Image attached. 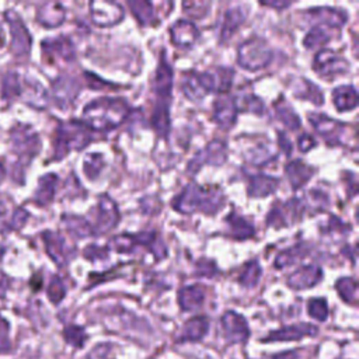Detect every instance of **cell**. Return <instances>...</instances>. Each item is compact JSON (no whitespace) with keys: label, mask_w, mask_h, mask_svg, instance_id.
<instances>
[{"label":"cell","mask_w":359,"mask_h":359,"mask_svg":"<svg viewBox=\"0 0 359 359\" xmlns=\"http://www.w3.org/2000/svg\"><path fill=\"white\" fill-rule=\"evenodd\" d=\"M310 253V247L306 245H296L290 249H286L284 251H281L278 254V257L275 258V267L277 268H285L289 267L292 264H295L296 261L302 260L304 257H306Z\"/></svg>","instance_id":"39"},{"label":"cell","mask_w":359,"mask_h":359,"mask_svg":"<svg viewBox=\"0 0 359 359\" xmlns=\"http://www.w3.org/2000/svg\"><path fill=\"white\" fill-rule=\"evenodd\" d=\"M214 119L223 128L230 129L237 119V103L232 96H222L214 103Z\"/></svg>","instance_id":"20"},{"label":"cell","mask_w":359,"mask_h":359,"mask_svg":"<svg viewBox=\"0 0 359 359\" xmlns=\"http://www.w3.org/2000/svg\"><path fill=\"white\" fill-rule=\"evenodd\" d=\"M280 186V180L262 173L250 175L247 194L251 198H265L269 194H274Z\"/></svg>","instance_id":"24"},{"label":"cell","mask_w":359,"mask_h":359,"mask_svg":"<svg viewBox=\"0 0 359 359\" xmlns=\"http://www.w3.org/2000/svg\"><path fill=\"white\" fill-rule=\"evenodd\" d=\"M8 334H9V323L0 316V352H6L10 348Z\"/></svg>","instance_id":"55"},{"label":"cell","mask_w":359,"mask_h":359,"mask_svg":"<svg viewBox=\"0 0 359 359\" xmlns=\"http://www.w3.org/2000/svg\"><path fill=\"white\" fill-rule=\"evenodd\" d=\"M319 333V328L310 323H297L285 325L278 330L269 333L262 343H278V341H299L305 337H314Z\"/></svg>","instance_id":"14"},{"label":"cell","mask_w":359,"mask_h":359,"mask_svg":"<svg viewBox=\"0 0 359 359\" xmlns=\"http://www.w3.org/2000/svg\"><path fill=\"white\" fill-rule=\"evenodd\" d=\"M90 142H92V129L84 123L69 121L61 124L56 131L53 158L61 160L72 151H82Z\"/></svg>","instance_id":"3"},{"label":"cell","mask_w":359,"mask_h":359,"mask_svg":"<svg viewBox=\"0 0 359 359\" xmlns=\"http://www.w3.org/2000/svg\"><path fill=\"white\" fill-rule=\"evenodd\" d=\"M171 88H173V69L171 65L166 61L163 52L156 71L153 90L155 93L162 99V101H167V99L170 100L171 96Z\"/></svg>","instance_id":"23"},{"label":"cell","mask_w":359,"mask_h":359,"mask_svg":"<svg viewBox=\"0 0 359 359\" xmlns=\"http://www.w3.org/2000/svg\"><path fill=\"white\" fill-rule=\"evenodd\" d=\"M83 256L87 260H107L108 258V249L107 247H99V246H87L83 251Z\"/></svg>","instance_id":"51"},{"label":"cell","mask_w":359,"mask_h":359,"mask_svg":"<svg viewBox=\"0 0 359 359\" xmlns=\"http://www.w3.org/2000/svg\"><path fill=\"white\" fill-rule=\"evenodd\" d=\"M285 173L288 175V180H289L292 188L299 190L310 182V178L314 174V169L308 166L301 159H295L286 163Z\"/></svg>","instance_id":"22"},{"label":"cell","mask_w":359,"mask_h":359,"mask_svg":"<svg viewBox=\"0 0 359 359\" xmlns=\"http://www.w3.org/2000/svg\"><path fill=\"white\" fill-rule=\"evenodd\" d=\"M3 253H5V249H3L2 246H0V258H2V256H3Z\"/></svg>","instance_id":"63"},{"label":"cell","mask_w":359,"mask_h":359,"mask_svg":"<svg viewBox=\"0 0 359 359\" xmlns=\"http://www.w3.org/2000/svg\"><path fill=\"white\" fill-rule=\"evenodd\" d=\"M278 140H280L281 151H282L286 156H290V153H292V142L289 140V138H288L284 132H280V134H278Z\"/></svg>","instance_id":"59"},{"label":"cell","mask_w":359,"mask_h":359,"mask_svg":"<svg viewBox=\"0 0 359 359\" xmlns=\"http://www.w3.org/2000/svg\"><path fill=\"white\" fill-rule=\"evenodd\" d=\"M171 205L180 214L188 215L199 211L206 215H215L225 205V195L218 188H205L190 183L173 199Z\"/></svg>","instance_id":"2"},{"label":"cell","mask_w":359,"mask_h":359,"mask_svg":"<svg viewBox=\"0 0 359 359\" xmlns=\"http://www.w3.org/2000/svg\"><path fill=\"white\" fill-rule=\"evenodd\" d=\"M305 17L313 25H324L332 29L341 28L348 20V14L344 10L334 8H314L308 10Z\"/></svg>","instance_id":"16"},{"label":"cell","mask_w":359,"mask_h":359,"mask_svg":"<svg viewBox=\"0 0 359 359\" xmlns=\"http://www.w3.org/2000/svg\"><path fill=\"white\" fill-rule=\"evenodd\" d=\"M225 221L227 225V234L234 237L236 240H245V238H250L256 234L254 226L236 212H232Z\"/></svg>","instance_id":"28"},{"label":"cell","mask_w":359,"mask_h":359,"mask_svg":"<svg viewBox=\"0 0 359 359\" xmlns=\"http://www.w3.org/2000/svg\"><path fill=\"white\" fill-rule=\"evenodd\" d=\"M304 211H305V203L302 199L293 198L284 203L277 201L273 205L271 211L268 212L267 223L268 226H273V227H286L293 225L299 218H301Z\"/></svg>","instance_id":"6"},{"label":"cell","mask_w":359,"mask_h":359,"mask_svg":"<svg viewBox=\"0 0 359 359\" xmlns=\"http://www.w3.org/2000/svg\"><path fill=\"white\" fill-rule=\"evenodd\" d=\"M297 146H299V151H301L302 153H308L316 146V139L313 136H310L309 134H304V135L299 136Z\"/></svg>","instance_id":"56"},{"label":"cell","mask_w":359,"mask_h":359,"mask_svg":"<svg viewBox=\"0 0 359 359\" xmlns=\"http://www.w3.org/2000/svg\"><path fill=\"white\" fill-rule=\"evenodd\" d=\"M336 289L341 299L347 304L355 305L358 297V284L352 278H340L336 282Z\"/></svg>","instance_id":"42"},{"label":"cell","mask_w":359,"mask_h":359,"mask_svg":"<svg viewBox=\"0 0 359 359\" xmlns=\"http://www.w3.org/2000/svg\"><path fill=\"white\" fill-rule=\"evenodd\" d=\"M112 351V345L110 343L97 344L88 354V359H108L110 352Z\"/></svg>","instance_id":"54"},{"label":"cell","mask_w":359,"mask_h":359,"mask_svg":"<svg viewBox=\"0 0 359 359\" xmlns=\"http://www.w3.org/2000/svg\"><path fill=\"white\" fill-rule=\"evenodd\" d=\"M6 289H8V280L3 278V277H0V297L5 296Z\"/></svg>","instance_id":"61"},{"label":"cell","mask_w":359,"mask_h":359,"mask_svg":"<svg viewBox=\"0 0 359 359\" xmlns=\"http://www.w3.org/2000/svg\"><path fill=\"white\" fill-rule=\"evenodd\" d=\"M66 295V288L64 281L59 277H53L49 286H48V297L53 305H58L59 302L64 301Z\"/></svg>","instance_id":"47"},{"label":"cell","mask_w":359,"mask_h":359,"mask_svg":"<svg viewBox=\"0 0 359 359\" xmlns=\"http://www.w3.org/2000/svg\"><path fill=\"white\" fill-rule=\"evenodd\" d=\"M64 337H65V341L75 348H82L84 345V341L87 340V334L84 332V328L82 325H76V324L68 325L65 328Z\"/></svg>","instance_id":"46"},{"label":"cell","mask_w":359,"mask_h":359,"mask_svg":"<svg viewBox=\"0 0 359 359\" xmlns=\"http://www.w3.org/2000/svg\"><path fill=\"white\" fill-rule=\"evenodd\" d=\"M199 38V29L188 20H177L170 27V40L178 48H191Z\"/></svg>","instance_id":"17"},{"label":"cell","mask_w":359,"mask_h":359,"mask_svg":"<svg viewBox=\"0 0 359 359\" xmlns=\"http://www.w3.org/2000/svg\"><path fill=\"white\" fill-rule=\"evenodd\" d=\"M222 328L227 341L230 343H246L250 337L249 323L240 313H236L229 310L223 313L222 319Z\"/></svg>","instance_id":"13"},{"label":"cell","mask_w":359,"mask_h":359,"mask_svg":"<svg viewBox=\"0 0 359 359\" xmlns=\"http://www.w3.org/2000/svg\"><path fill=\"white\" fill-rule=\"evenodd\" d=\"M64 222L68 227V230L76 236V237H88L95 236L93 227L87 222V219L82 216H75V215H65Z\"/></svg>","instance_id":"41"},{"label":"cell","mask_w":359,"mask_h":359,"mask_svg":"<svg viewBox=\"0 0 359 359\" xmlns=\"http://www.w3.org/2000/svg\"><path fill=\"white\" fill-rule=\"evenodd\" d=\"M6 20L12 32V52L16 56L27 55L29 52V48H32V37H29V33L23 20L12 10L6 13Z\"/></svg>","instance_id":"15"},{"label":"cell","mask_w":359,"mask_h":359,"mask_svg":"<svg viewBox=\"0 0 359 359\" xmlns=\"http://www.w3.org/2000/svg\"><path fill=\"white\" fill-rule=\"evenodd\" d=\"M273 52L261 38H250L237 49V64L246 71H260L269 65Z\"/></svg>","instance_id":"4"},{"label":"cell","mask_w":359,"mask_h":359,"mask_svg":"<svg viewBox=\"0 0 359 359\" xmlns=\"http://www.w3.org/2000/svg\"><path fill=\"white\" fill-rule=\"evenodd\" d=\"M261 359H304V351L302 349H293V351H286L282 354L271 355V356H264Z\"/></svg>","instance_id":"58"},{"label":"cell","mask_w":359,"mask_h":359,"mask_svg":"<svg viewBox=\"0 0 359 359\" xmlns=\"http://www.w3.org/2000/svg\"><path fill=\"white\" fill-rule=\"evenodd\" d=\"M5 177H6V170H5L3 164H2V163H0V184H2V183H3V180H5Z\"/></svg>","instance_id":"62"},{"label":"cell","mask_w":359,"mask_h":359,"mask_svg":"<svg viewBox=\"0 0 359 359\" xmlns=\"http://www.w3.org/2000/svg\"><path fill=\"white\" fill-rule=\"evenodd\" d=\"M42 51L45 52V55L48 56H56V58H61L64 61H73L76 58V51L75 47L72 44V41L65 37H56L52 40H45L42 42Z\"/></svg>","instance_id":"25"},{"label":"cell","mask_w":359,"mask_h":359,"mask_svg":"<svg viewBox=\"0 0 359 359\" xmlns=\"http://www.w3.org/2000/svg\"><path fill=\"white\" fill-rule=\"evenodd\" d=\"M308 313L317 321H325L328 317V305L324 297H313L308 304Z\"/></svg>","instance_id":"45"},{"label":"cell","mask_w":359,"mask_h":359,"mask_svg":"<svg viewBox=\"0 0 359 359\" xmlns=\"http://www.w3.org/2000/svg\"><path fill=\"white\" fill-rule=\"evenodd\" d=\"M308 118L314 131L321 135L328 145L334 146L343 142V136L347 131V127L343 123H338L336 119L320 112H310Z\"/></svg>","instance_id":"10"},{"label":"cell","mask_w":359,"mask_h":359,"mask_svg":"<svg viewBox=\"0 0 359 359\" xmlns=\"http://www.w3.org/2000/svg\"><path fill=\"white\" fill-rule=\"evenodd\" d=\"M333 101L340 112L352 111L358 106V92L355 86L347 84L333 90Z\"/></svg>","instance_id":"30"},{"label":"cell","mask_w":359,"mask_h":359,"mask_svg":"<svg viewBox=\"0 0 359 359\" xmlns=\"http://www.w3.org/2000/svg\"><path fill=\"white\" fill-rule=\"evenodd\" d=\"M243 108L245 110H249L254 114H262L265 107H264V103L261 101V99H258L257 96H253V95H249V96H245L243 97Z\"/></svg>","instance_id":"52"},{"label":"cell","mask_w":359,"mask_h":359,"mask_svg":"<svg viewBox=\"0 0 359 359\" xmlns=\"http://www.w3.org/2000/svg\"><path fill=\"white\" fill-rule=\"evenodd\" d=\"M170 101H159L152 112L151 124L160 138H167L170 132Z\"/></svg>","instance_id":"32"},{"label":"cell","mask_w":359,"mask_h":359,"mask_svg":"<svg viewBox=\"0 0 359 359\" xmlns=\"http://www.w3.org/2000/svg\"><path fill=\"white\" fill-rule=\"evenodd\" d=\"M197 75L208 95L212 92L225 93L229 92V88L233 84L234 71L230 68H216L212 71L197 72Z\"/></svg>","instance_id":"12"},{"label":"cell","mask_w":359,"mask_h":359,"mask_svg":"<svg viewBox=\"0 0 359 359\" xmlns=\"http://www.w3.org/2000/svg\"><path fill=\"white\" fill-rule=\"evenodd\" d=\"M227 160V146L223 140H212L208 143L202 151H199L194 159L188 163L187 170L191 174H195L201 170L202 166H222Z\"/></svg>","instance_id":"8"},{"label":"cell","mask_w":359,"mask_h":359,"mask_svg":"<svg viewBox=\"0 0 359 359\" xmlns=\"http://www.w3.org/2000/svg\"><path fill=\"white\" fill-rule=\"evenodd\" d=\"M273 159H275V155L271 153V149H268L267 146L254 147L253 151L249 153V160L257 166L267 164L269 160H273Z\"/></svg>","instance_id":"49"},{"label":"cell","mask_w":359,"mask_h":359,"mask_svg":"<svg viewBox=\"0 0 359 359\" xmlns=\"http://www.w3.org/2000/svg\"><path fill=\"white\" fill-rule=\"evenodd\" d=\"M3 45V37H2V34H0V47H2Z\"/></svg>","instance_id":"64"},{"label":"cell","mask_w":359,"mask_h":359,"mask_svg":"<svg viewBox=\"0 0 359 359\" xmlns=\"http://www.w3.org/2000/svg\"><path fill=\"white\" fill-rule=\"evenodd\" d=\"M42 238L45 242L47 253L55 261V264H58L59 267L65 265L71 258V253L64 240V237L53 232H44Z\"/></svg>","instance_id":"21"},{"label":"cell","mask_w":359,"mask_h":359,"mask_svg":"<svg viewBox=\"0 0 359 359\" xmlns=\"http://www.w3.org/2000/svg\"><path fill=\"white\" fill-rule=\"evenodd\" d=\"M80 93V84L76 79L69 76L58 77L52 83V95L56 104L62 108H66Z\"/></svg>","instance_id":"18"},{"label":"cell","mask_w":359,"mask_h":359,"mask_svg":"<svg viewBox=\"0 0 359 359\" xmlns=\"http://www.w3.org/2000/svg\"><path fill=\"white\" fill-rule=\"evenodd\" d=\"M104 158L103 155L100 153H92V155H87L86 159H84V163H83V170H84V174L92 180V182H95V180H97V177L100 175L101 170L104 169Z\"/></svg>","instance_id":"44"},{"label":"cell","mask_w":359,"mask_h":359,"mask_svg":"<svg viewBox=\"0 0 359 359\" xmlns=\"http://www.w3.org/2000/svg\"><path fill=\"white\" fill-rule=\"evenodd\" d=\"M56 184H58V175L56 174L49 173V174H45L44 177H41L37 193L34 195V201L38 205H42V206L48 205L55 197Z\"/></svg>","instance_id":"34"},{"label":"cell","mask_w":359,"mask_h":359,"mask_svg":"<svg viewBox=\"0 0 359 359\" xmlns=\"http://www.w3.org/2000/svg\"><path fill=\"white\" fill-rule=\"evenodd\" d=\"M262 6H267V8H274V9H286L290 6V2H261Z\"/></svg>","instance_id":"60"},{"label":"cell","mask_w":359,"mask_h":359,"mask_svg":"<svg viewBox=\"0 0 359 359\" xmlns=\"http://www.w3.org/2000/svg\"><path fill=\"white\" fill-rule=\"evenodd\" d=\"M27 219H28V214L24 211V209H21V208L16 209V212L13 214V218H12L9 229H20V227H23L25 225Z\"/></svg>","instance_id":"57"},{"label":"cell","mask_w":359,"mask_h":359,"mask_svg":"<svg viewBox=\"0 0 359 359\" xmlns=\"http://www.w3.org/2000/svg\"><path fill=\"white\" fill-rule=\"evenodd\" d=\"M121 219L118 206L107 194L99 197L96 208V223L93 225L95 236L110 233Z\"/></svg>","instance_id":"9"},{"label":"cell","mask_w":359,"mask_h":359,"mask_svg":"<svg viewBox=\"0 0 359 359\" xmlns=\"http://www.w3.org/2000/svg\"><path fill=\"white\" fill-rule=\"evenodd\" d=\"M313 71L321 77L333 80V77L345 75L349 71V62L336 51L323 48L313 59Z\"/></svg>","instance_id":"5"},{"label":"cell","mask_w":359,"mask_h":359,"mask_svg":"<svg viewBox=\"0 0 359 359\" xmlns=\"http://www.w3.org/2000/svg\"><path fill=\"white\" fill-rule=\"evenodd\" d=\"M321 280H323L321 268L319 265L310 264V265L301 267L299 269H296L292 275H289L288 285L295 290H302L316 286L317 284H320Z\"/></svg>","instance_id":"19"},{"label":"cell","mask_w":359,"mask_h":359,"mask_svg":"<svg viewBox=\"0 0 359 359\" xmlns=\"http://www.w3.org/2000/svg\"><path fill=\"white\" fill-rule=\"evenodd\" d=\"M21 93L20 90V82H18V76L12 72L9 73L5 79H3V84H2V95L5 99H13L17 95Z\"/></svg>","instance_id":"48"},{"label":"cell","mask_w":359,"mask_h":359,"mask_svg":"<svg viewBox=\"0 0 359 359\" xmlns=\"http://www.w3.org/2000/svg\"><path fill=\"white\" fill-rule=\"evenodd\" d=\"M182 87H183L184 96L194 103H199L202 99H205L208 96V93L203 90L202 84L199 83V79L197 76V71H193V72L186 75Z\"/></svg>","instance_id":"36"},{"label":"cell","mask_w":359,"mask_h":359,"mask_svg":"<svg viewBox=\"0 0 359 359\" xmlns=\"http://www.w3.org/2000/svg\"><path fill=\"white\" fill-rule=\"evenodd\" d=\"M218 273L216 264L211 260H201L198 261L195 267V274L198 277H205V278H212Z\"/></svg>","instance_id":"50"},{"label":"cell","mask_w":359,"mask_h":359,"mask_svg":"<svg viewBox=\"0 0 359 359\" xmlns=\"http://www.w3.org/2000/svg\"><path fill=\"white\" fill-rule=\"evenodd\" d=\"M25 100L27 103L33 104L37 108H44L47 107V92L42 88L41 84L38 83H27V88L24 90Z\"/></svg>","instance_id":"43"},{"label":"cell","mask_w":359,"mask_h":359,"mask_svg":"<svg viewBox=\"0 0 359 359\" xmlns=\"http://www.w3.org/2000/svg\"><path fill=\"white\" fill-rule=\"evenodd\" d=\"M261 273L260 262L257 260H251L245 265L243 271L238 275V284L245 288H254L261 278Z\"/></svg>","instance_id":"40"},{"label":"cell","mask_w":359,"mask_h":359,"mask_svg":"<svg viewBox=\"0 0 359 359\" xmlns=\"http://www.w3.org/2000/svg\"><path fill=\"white\" fill-rule=\"evenodd\" d=\"M333 29L324 27V25H313L310 32L308 33V36L304 40V45L308 49H314L319 48L321 45H325L333 40V34H332Z\"/></svg>","instance_id":"37"},{"label":"cell","mask_w":359,"mask_h":359,"mask_svg":"<svg viewBox=\"0 0 359 359\" xmlns=\"http://www.w3.org/2000/svg\"><path fill=\"white\" fill-rule=\"evenodd\" d=\"M209 332V320L205 316H197L190 319L184 327L182 336H180V343H197L201 341Z\"/></svg>","instance_id":"27"},{"label":"cell","mask_w":359,"mask_h":359,"mask_svg":"<svg viewBox=\"0 0 359 359\" xmlns=\"http://www.w3.org/2000/svg\"><path fill=\"white\" fill-rule=\"evenodd\" d=\"M205 301V290L201 285H188L180 289L178 305L184 312L198 310Z\"/></svg>","instance_id":"26"},{"label":"cell","mask_w":359,"mask_h":359,"mask_svg":"<svg viewBox=\"0 0 359 359\" xmlns=\"http://www.w3.org/2000/svg\"><path fill=\"white\" fill-rule=\"evenodd\" d=\"M66 17V10L61 3H56V2H49L41 6V9L38 10V21L48 28H53L61 25L65 21Z\"/></svg>","instance_id":"29"},{"label":"cell","mask_w":359,"mask_h":359,"mask_svg":"<svg viewBox=\"0 0 359 359\" xmlns=\"http://www.w3.org/2000/svg\"><path fill=\"white\" fill-rule=\"evenodd\" d=\"M90 16L92 21L99 27H111L118 24L125 16L123 6L116 2H104L96 0L90 3Z\"/></svg>","instance_id":"11"},{"label":"cell","mask_w":359,"mask_h":359,"mask_svg":"<svg viewBox=\"0 0 359 359\" xmlns=\"http://www.w3.org/2000/svg\"><path fill=\"white\" fill-rule=\"evenodd\" d=\"M10 139L14 152L23 159H33L41 149V142L37 132L28 125H16L12 129Z\"/></svg>","instance_id":"7"},{"label":"cell","mask_w":359,"mask_h":359,"mask_svg":"<svg viewBox=\"0 0 359 359\" xmlns=\"http://www.w3.org/2000/svg\"><path fill=\"white\" fill-rule=\"evenodd\" d=\"M246 17H247L246 9L242 8V6L229 9L226 12V14H225V18H223V25H222V32H221V40L222 41H227L234 34L236 29L243 24Z\"/></svg>","instance_id":"31"},{"label":"cell","mask_w":359,"mask_h":359,"mask_svg":"<svg viewBox=\"0 0 359 359\" xmlns=\"http://www.w3.org/2000/svg\"><path fill=\"white\" fill-rule=\"evenodd\" d=\"M293 93L297 99L309 100L310 103H314L316 106H321L324 101V97H323V93L320 92V88L305 77L297 82Z\"/></svg>","instance_id":"35"},{"label":"cell","mask_w":359,"mask_h":359,"mask_svg":"<svg viewBox=\"0 0 359 359\" xmlns=\"http://www.w3.org/2000/svg\"><path fill=\"white\" fill-rule=\"evenodd\" d=\"M308 197L310 198V203L314 208V211H320V209H324L328 205L327 194H324L319 190H310Z\"/></svg>","instance_id":"53"},{"label":"cell","mask_w":359,"mask_h":359,"mask_svg":"<svg viewBox=\"0 0 359 359\" xmlns=\"http://www.w3.org/2000/svg\"><path fill=\"white\" fill-rule=\"evenodd\" d=\"M274 107H275V114L278 119L286 128H289L290 131H296L301 128V118L297 116L293 108L284 99L277 101Z\"/></svg>","instance_id":"38"},{"label":"cell","mask_w":359,"mask_h":359,"mask_svg":"<svg viewBox=\"0 0 359 359\" xmlns=\"http://www.w3.org/2000/svg\"><path fill=\"white\" fill-rule=\"evenodd\" d=\"M128 6L132 14L142 25H151L159 21L153 9V3L151 2H145V0H129Z\"/></svg>","instance_id":"33"},{"label":"cell","mask_w":359,"mask_h":359,"mask_svg":"<svg viewBox=\"0 0 359 359\" xmlns=\"http://www.w3.org/2000/svg\"><path fill=\"white\" fill-rule=\"evenodd\" d=\"M129 112L131 107L127 100L101 97L84 107L83 119L92 131L108 132L121 125Z\"/></svg>","instance_id":"1"}]
</instances>
